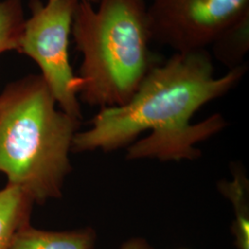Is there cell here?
Returning a JSON list of instances; mask_svg holds the SVG:
<instances>
[{
	"label": "cell",
	"instance_id": "6da1fadb",
	"mask_svg": "<svg viewBox=\"0 0 249 249\" xmlns=\"http://www.w3.org/2000/svg\"><path fill=\"white\" fill-rule=\"evenodd\" d=\"M246 71L240 65L215 79L206 49L176 53L164 65L151 68L126 104L103 108L90 129L75 134L72 149L115 150L151 129L149 137L130 147L128 158L193 159L197 155L194 145L222 129L224 120L217 114L193 125L190 118L231 89Z\"/></svg>",
	"mask_w": 249,
	"mask_h": 249
},
{
	"label": "cell",
	"instance_id": "7a4b0ae2",
	"mask_svg": "<svg viewBox=\"0 0 249 249\" xmlns=\"http://www.w3.org/2000/svg\"><path fill=\"white\" fill-rule=\"evenodd\" d=\"M55 105L42 76L13 82L0 95V173L35 203L61 196L71 171L79 119Z\"/></svg>",
	"mask_w": 249,
	"mask_h": 249
},
{
	"label": "cell",
	"instance_id": "3957f363",
	"mask_svg": "<svg viewBox=\"0 0 249 249\" xmlns=\"http://www.w3.org/2000/svg\"><path fill=\"white\" fill-rule=\"evenodd\" d=\"M80 1L72 35L82 54L81 98L89 106L121 107L150 71L151 41L144 0Z\"/></svg>",
	"mask_w": 249,
	"mask_h": 249
},
{
	"label": "cell",
	"instance_id": "277c9868",
	"mask_svg": "<svg viewBox=\"0 0 249 249\" xmlns=\"http://www.w3.org/2000/svg\"><path fill=\"white\" fill-rule=\"evenodd\" d=\"M79 0H34L32 15L23 24L18 52L39 66L48 88L63 112L80 119L77 98L82 81L70 63L69 45L74 13Z\"/></svg>",
	"mask_w": 249,
	"mask_h": 249
},
{
	"label": "cell",
	"instance_id": "5b68a950",
	"mask_svg": "<svg viewBox=\"0 0 249 249\" xmlns=\"http://www.w3.org/2000/svg\"><path fill=\"white\" fill-rule=\"evenodd\" d=\"M249 12V0H152L147 7L151 41L176 53L206 49Z\"/></svg>",
	"mask_w": 249,
	"mask_h": 249
},
{
	"label": "cell",
	"instance_id": "8992f818",
	"mask_svg": "<svg viewBox=\"0 0 249 249\" xmlns=\"http://www.w3.org/2000/svg\"><path fill=\"white\" fill-rule=\"evenodd\" d=\"M95 240V231L90 228L45 231L29 224L14 235L7 249H92Z\"/></svg>",
	"mask_w": 249,
	"mask_h": 249
},
{
	"label": "cell",
	"instance_id": "52a82bcc",
	"mask_svg": "<svg viewBox=\"0 0 249 249\" xmlns=\"http://www.w3.org/2000/svg\"><path fill=\"white\" fill-rule=\"evenodd\" d=\"M34 200L21 188L7 184L0 189V249H7L14 235L30 224Z\"/></svg>",
	"mask_w": 249,
	"mask_h": 249
},
{
	"label": "cell",
	"instance_id": "ba28073f",
	"mask_svg": "<svg viewBox=\"0 0 249 249\" xmlns=\"http://www.w3.org/2000/svg\"><path fill=\"white\" fill-rule=\"evenodd\" d=\"M211 46L215 58L230 70L242 65L249 50V12L226 27Z\"/></svg>",
	"mask_w": 249,
	"mask_h": 249
},
{
	"label": "cell",
	"instance_id": "9c48e42d",
	"mask_svg": "<svg viewBox=\"0 0 249 249\" xmlns=\"http://www.w3.org/2000/svg\"><path fill=\"white\" fill-rule=\"evenodd\" d=\"M23 24L18 0L0 2V53L11 50L18 51Z\"/></svg>",
	"mask_w": 249,
	"mask_h": 249
},
{
	"label": "cell",
	"instance_id": "30bf717a",
	"mask_svg": "<svg viewBox=\"0 0 249 249\" xmlns=\"http://www.w3.org/2000/svg\"><path fill=\"white\" fill-rule=\"evenodd\" d=\"M120 249H151L147 242L142 238H133L126 242Z\"/></svg>",
	"mask_w": 249,
	"mask_h": 249
},
{
	"label": "cell",
	"instance_id": "8fae6325",
	"mask_svg": "<svg viewBox=\"0 0 249 249\" xmlns=\"http://www.w3.org/2000/svg\"><path fill=\"white\" fill-rule=\"evenodd\" d=\"M81 1H85V2H88L89 4H91V3H99L101 0H81Z\"/></svg>",
	"mask_w": 249,
	"mask_h": 249
}]
</instances>
